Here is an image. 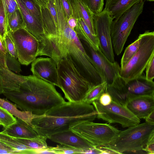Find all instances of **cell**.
Listing matches in <instances>:
<instances>
[{
    "label": "cell",
    "mask_w": 154,
    "mask_h": 154,
    "mask_svg": "<svg viewBox=\"0 0 154 154\" xmlns=\"http://www.w3.org/2000/svg\"><path fill=\"white\" fill-rule=\"evenodd\" d=\"M2 94L22 111L42 116L65 101L54 85L33 75L24 76L8 68L0 71Z\"/></svg>",
    "instance_id": "obj_1"
},
{
    "label": "cell",
    "mask_w": 154,
    "mask_h": 154,
    "mask_svg": "<svg viewBox=\"0 0 154 154\" xmlns=\"http://www.w3.org/2000/svg\"><path fill=\"white\" fill-rule=\"evenodd\" d=\"M49 40L51 49V58L56 66L61 59H68L92 85L105 81L86 53L75 32L69 26L67 21L58 24L56 34Z\"/></svg>",
    "instance_id": "obj_2"
},
{
    "label": "cell",
    "mask_w": 154,
    "mask_h": 154,
    "mask_svg": "<svg viewBox=\"0 0 154 154\" xmlns=\"http://www.w3.org/2000/svg\"><path fill=\"white\" fill-rule=\"evenodd\" d=\"M97 118L93 106L83 102L66 101L44 114L32 119L33 128L38 134L46 137L70 130L83 122L93 121Z\"/></svg>",
    "instance_id": "obj_3"
},
{
    "label": "cell",
    "mask_w": 154,
    "mask_h": 154,
    "mask_svg": "<svg viewBox=\"0 0 154 154\" xmlns=\"http://www.w3.org/2000/svg\"><path fill=\"white\" fill-rule=\"evenodd\" d=\"M59 88L65 98L72 102H82L92 85L68 59H61L57 64Z\"/></svg>",
    "instance_id": "obj_4"
},
{
    "label": "cell",
    "mask_w": 154,
    "mask_h": 154,
    "mask_svg": "<svg viewBox=\"0 0 154 154\" xmlns=\"http://www.w3.org/2000/svg\"><path fill=\"white\" fill-rule=\"evenodd\" d=\"M154 138V123L146 122L120 131L109 144L105 146L118 154L142 151ZM143 151V150H142Z\"/></svg>",
    "instance_id": "obj_5"
},
{
    "label": "cell",
    "mask_w": 154,
    "mask_h": 154,
    "mask_svg": "<svg viewBox=\"0 0 154 154\" xmlns=\"http://www.w3.org/2000/svg\"><path fill=\"white\" fill-rule=\"evenodd\" d=\"M139 36L140 41L138 50L123 68H120L119 75L126 82L143 74L154 54V32L146 31Z\"/></svg>",
    "instance_id": "obj_6"
},
{
    "label": "cell",
    "mask_w": 154,
    "mask_h": 154,
    "mask_svg": "<svg viewBox=\"0 0 154 154\" xmlns=\"http://www.w3.org/2000/svg\"><path fill=\"white\" fill-rule=\"evenodd\" d=\"M144 4V1H139L113 20L111 35L113 51L117 56L122 52L136 22L143 12Z\"/></svg>",
    "instance_id": "obj_7"
},
{
    "label": "cell",
    "mask_w": 154,
    "mask_h": 154,
    "mask_svg": "<svg viewBox=\"0 0 154 154\" xmlns=\"http://www.w3.org/2000/svg\"><path fill=\"white\" fill-rule=\"evenodd\" d=\"M70 130L95 147L109 144L120 131L109 124L94 123L93 121L82 122Z\"/></svg>",
    "instance_id": "obj_8"
},
{
    "label": "cell",
    "mask_w": 154,
    "mask_h": 154,
    "mask_svg": "<svg viewBox=\"0 0 154 154\" xmlns=\"http://www.w3.org/2000/svg\"><path fill=\"white\" fill-rule=\"evenodd\" d=\"M92 103L98 119L110 123H119L123 128L137 125L140 122V119L125 106L113 100L109 104L106 106L101 104L98 100Z\"/></svg>",
    "instance_id": "obj_9"
},
{
    "label": "cell",
    "mask_w": 154,
    "mask_h": 154,
    "mask_svg": "<svg viewBox=\"0 0 154 154\" xmlns=\"http://www.w3.org/2000/svg\"><path fill=\"white\" fill-rule=\"evenodd\" d=\"M8 32L15 45L18 60L21 64L29 65L38 56V42L24 28Z\"/></svg>",
    "instance_id": "obj_10"
},
{
    "label": "cell",
    "mask_w": 154,
    "mask_h": 154,
    "mask_svg": "<svg viewBox=\"0 0 154 154\" xmlns=\"http://www.w3.org/2000/svg\"><path fill=\"white\" fill-rule=\"evenodd\" d=\"M113 18L105 9L101 12L94 14L93 20L96 34L101 51L111 63L115 62L111 38V26Z\"/></svg>",
    "instance_id": "obj_11"
},
{
    "label": "cell",
    "mask_w": 154,
    "mask_h": 154,
    "mask_svg": "<svg viewBox=\"0 0 154 154\" xmlns=\"http://www.w3.org/2000/svg\"><path fill=\"white\" fill-rule=\"evenodd\" d=\"M87 54L94 67L107 85L111 84L119 75L120 67L116 62L111 63L106 57L100 48H95L91 44L80 40Z\"/></svg>",
    "instance_id": "obj_12"
},
{
    "label": "cell",
    "mask_w": 154,
    "mask_h": 154,
    "mask_svg": "<svg viewBox=\"0 0 154 154\" xmlns=\"http://www.w3.org/2000/svg\"><path fill=\"white\" fill-rule=\"evenodd\" d=\"M31 71L36 77L59 87L57 66L51 58H36L32 63Z\"/></svg>",
    "instance_id": "obj_13"
},
{
    "label": "cell",
    "mask_w": 154,
    "mask_h": 154,
    "mask_svg": "<svg viewBox=\"0 0 154 154\" xmlns=\"http://www.w3.org/2000/svg\"><path fill=\"white\" fill-rule=\"evenodd\" d=\"M125 106L139 119L154 111V96L129 94Z\"/></svg>",
    "instance_id": "obj_14"
},
{
    "label": "cell",
    "mask_w": 154,
    "mask_h": 154,
    "mask_svg": "<svg viewBox=\"0 0 154 154\" xmlns=\"http://www.w3.org/2000/svg\"><path fill=\"white\" fill-rule=\"evenodd\" d=\"M48 139L60 144L80 149L89 150L96 147L71 130L52 134Z\"/></svg>",
    "instance_id": "obj_15"
},
{
    "label": "cell",
    "mask_w": 154,
    "mask_h": 154,
    "mask_svg": "<svg viewBox=\"0 0 154 154\" xmlns=\"http://www.w3.org/2000/svg\"><path fill=\"white\" fill-rule=\"evenodd\" d=\"M124 81L129 94L154 96V82L147 79L143 74L127 82Z\"/></svg>",
    "instance_id": "obj_16"
},
{
    "label": "cell",
    "mask_w": 154,
    "mask_h": 154,
    "mask_svg": "<svg viewBox=\"0 0 154 154\" xmlns=\"http://www.w3.org/2000/svg\"><path fill=\"white\" fill-rule=\"evenodd\" d=\"M72 17L77 20L82 18L91 32L96 35L94 28V14L88 7L79 0H69Z\"/></svg>",
    "instance_id": "obj_17"
},
{
    "label": "cell",
    "mask_w": 154,
    "mask_h": 154,
    "mask_svg": "<svg viewBox=\"0 0 154 154\" xmlns=\"http://www.w3.org/2000/svg\"><path fill=\"white\" fill-rule=\"evenodd\" d=\"M16 122L2 131L14 137L31 139L39 135L35 129L24 121L17 118Z\"/></svg>",
    "instance_id": "obj_18"
},
{
    "label": "cell",
    "mask_w": 154,
    "mask_h": 154,
    "mask_svg": "<svg viewBox=\"0 0 154 154\" xmlns=\"http://www.w3.org/2000/svg\"><path fill=\"white\" fill-rule=\"evenodd\" d=\"M106 92L110 94L113 101L125 106L129 94L124 81L119 75L111 84L107 85Z\"/></svg>",
    "instance_id": "obj_19"
},
{
    "label": "cell",
    "mask_w": 154,
    "mask_h": 154,
    "mask_svg": "<svg viewBox=\"0 0 154 154\" xmlns=\"http://www.w3.org/2000/svg\"><path fill=\"white\" fill-rule=\"evenodd\" d=\"M141 0H106L104 8L115 19L119 17L133 5Z\"/></svg>",
    "instance_id": "obj_20"
},
{
    "label": "cell",
    "mask_w": 154,
    "mask_h": 154,
    "mask_svg": "<svg viewBox=\"0 0 154 154\" xmlns=\"http://www.w3.org/2000/svg\"><path fill=\"white\" fill-rule=\"evenodd\" d=\"M77 20V25L73 30L79 38L91 44L95 48H99V42L96 35L91 32L82 19Z\"/></svg>",
    "instance_id": "obj_21"
},
{
    "label": "cell",
    "mask_w": 154,
    "mask_h": 154,
    "mask_svg": "<svg viewBox=\"0 0 154 154\" xmlns=\"http://www.w3.org/2000/svg\"><path fill=\"white\" fill-rule=\"evenodd\" d=\"M0 106L6 109L13 116L24 121L33 128L32 121L35 116L31 112L20 110L17 108L15 105L0 98Z\"/></svg>",
    "instance_id": "obj_22"
},
{
    "label": "cell",
    "mask_w": 154,
    "mask_h": 154,
    "mask_svg": "<svg viewBox=\"0 0 154 154\" xmlns=\"http://www.w3.org/2000/svg\"><path fill=\"white\" fill-rule=\"evenodd\" d=\"M41 12L42 24L44 33L49 41L50 38L55 35L57 31V28L55 22L47 7H41Z\"/></svg>",
    "instance_id": "obj_23"
},
{
    "label": "cell",
    "mask_w": 154,
    "mask_h": 154,
    "mask_svg": "<svg viewBox=\"0 0 154 154\" xmlns=\"http://www.w3.org/2000/svg\"><path fill=\"white\" fill-rule=\"evenodd\" d=\"M107 85V82L104 81L100 84L91 86L85 96L82 102L91 104L94 101L98 100L101 94L106 91Z\"/></svg>",
    "instance_id": "obj_24"
},
{
    "label": "cell",
    "mask_w": 154,
    "mask_h": 154,
    "mask_svg": "<svg viewBox=\"0 0 154 154\" xmlns=\"http://www.w3.org/2000/svg\"><path fill=\"white\" fill-rule=\"evenodd\" d=\"M14 138L23 145L32 149H45L49 147L46 142L48 138L43 136L39 135L31 139Z\"/></svg>",
    "instance_id": "obj_25"
},
{
    "label": "cell",
    "mask_w": 154,
    "mask_h": 154,
    "mask_svg": "<svg viewBox=\"0 0 154 154\" xmlns=\"http://www.w3.org/2000/svg\"><path fill=\"white\" fill-rule=\"evenodd\" d=\"M0 142L16 150L25 151L32 149L26 146L17 140L14 137L3 133L0 132Z\"/></svg>",
    "instance_id": "obj_26"
},
{
    "label": "cell",
    "mask_w": 154,
    "mask_h": 154,
    "mask_svg": "<svg viewBox=\"0 0 154 154\" xmlns=\"http://www.w3.org/2000/svg\"><path fill=\"white\" fill-rule=\"evenodd\" d=\"M24 28L23 18L19 8L13 13L8 22V32L14 31Z\"/></svg>",
    "instance_id": "obj_27"
},
{
    "label": "cell",
    "mask_w": 154,
    "mask_h": 154,
    "mask_svg": "<svg viewBox=\"0 0 154 154\" xmlns=\"http://www.w3.org/2000/svg\"><path fill=\"white\" fill-rule=\"evenodd\" d=\"M140 38H138L125 49L121 60L120 68H123L136 53L140 44Z\"/></svg>",
    "instance_id": "obj_28"
},
{
    "label": "cell",
    "mask_w": 154,
    "mask_h": 154,
    "mask_svg": "<svg viewBox=\"0 0 154 154\" xmlns=\"http://www.w3.org/2000/svg\"><path fill=\"white\" fill-rule=\"evenodd\" d=\"M27 10L42 25L41 7L33 0H19Z\"/></svg>",
    "instance_id": "obj_29"
},
{
    "label": "cell",
    "mask_w": 154,
    "mask_h": 154,
    "mask_svg": "<svg viewBox=\"0 0 154 154\" xmlns=\"http://www.w3.org/2000/svg\"><path fill=\"white\" fill-rule=\"evenodd\" d=\"M50 150L54 154L85 153L90 154L91 150H82L64 145H57L56 147L50 146Z\"/></svg>",
    "instance_id": "obj_30"
},
{
    "label": "cell",
    "mask_w": 154,
    "mask_h": 154,
    "mask_svg": "<svg viewBox=\"0 0 154 154\" xmlns=\"http://www.w3.org/2000/svg\"><path fill=\"white\" fill-rule=\"evenodd\" d=\"M16 118L6 109L0 106V122L5 129L16 122Z\"/></svg>",
    "instance_id": "obj_31"
},
{
    "label": "cell",
    "mask_w": 154,
    "mask_h": 154,
    "mask_svg": "<svg viewBox=\"0 0 154 154\" xmlns=\"http://www.w3.org/2000/svg\"><path fill=\"white\" fill-rule=\"evenodd\" d=\"M7 22L13 13L19 8L16 0H2Z\"/></svg>",
    "instance_id": "obj_32"
},
{
    "label": "cell",
    "mask_w": 154,
    "mask_h": 154,
    "mask_svg": "<svg viewBox=\"0 0 154 154\" xmlns=\"http://www.w3.org/2000/svg\"><path fill=\"white\" fill-rule=\"evenodd\" d=\"M7 33V24L5 11L2 0H0V36L3 40Z\"/></svg>",
    "instance_id": "obj_33"
},
{
    "label": "cell",
    "mask_w": 154,
    "mask_h": 154,
    "mask_svg": "<svg viewBox=\"0 0 154 154\" xmlns=\"http://www.w3.org/2000/svg\"><path fill=\"white\" fill-rule=\"evenodd\" d=\"M5 62L7 67L9 70L16 73H19L21 71V63L8 52L5 56Z\"/></svg>",
    "instance_id": "obj_34"
},
{
    "label": "cell",
    "mask_w": 154,
    "mask_h": 154,
    "mask_svg": "<svg viewBox=\"0 0 154 154\" xmlns=\"http://www.w3.org/2000/svg\"><path fill=\"white\" fill-rule=\"evenodd\" d=\"M4 40L7 52L11 56L17 59L15 45L8 32L5 36Z\"/></svg>",
    "instance_id": "obj_35"
},
{
    "label": "cell",
    "mask_w": 154,
    "mask_h": 154,
    "mask_svg": "<svg viewBox=\"0 0 154 154\" xmlns=\"http://www.w3.org/2000/svg\"><path fill=\"white\" fill-rule=\"evenodd\" d=\"M104 0H88V7L94 14H98L103 9Z\"/></svg>",
    "instance_id": "obj_36"
},
{
    "label": "cell",
    "mask_w": 154,
    "mask_h": 154,
    "mask_svg": "<svg viewBox=\"0 0 154 154\" xmlns=\"http://www.w3.org/2000/svg\"><path fill=\"white\" fill-rule=\"evenodd\" d=\"M145 69L146 78L148 80L153 81L154 78V54L150 58Z\"/></svg>",
    "instance_id": "obj_37"
},
{
    "label": "cell",
    "mask_w": 154,
    "mask_h": 154,
    "mask_svg": "<svg viewBox=\"0 0 154 154\" xmlns=\"http://www.w3.org/2000/svg\"><path fill=\"white\" fill-rule=\"evenodd\" d=\"M29 150L20 151L12 149L0 142V154H29Z\"/></svg>",
    "instance_id": "obj_38"
},
{
    "label": "cell",
    "mask_w": 154,
    "mask_h": 154,
    "mask_svg": "<svg viewBox=\"0 0 154 154\" xmlns=\"http://www.w3.org/2000/svg\"><path fill=\"white\" fill-rule=\"evenodd\" d=\"M55 22L57 30L58 29V21L57 11L55 0H49L47 6Z\"/></svg>",
    "instance_id": "obj_39"
},
{
    "label": "cell",
    "mask_w": 154,
    "mask_h": 154,
    "mask_svg": "<svg viewBox=\"0 0 154 154\" xmlns=\"http://www.w3.org/2000/svg\"><path fill=\"white\" fill-rule=\"evenodd\" d=\"M63 9L64 16L67 21L71 17L72 14L71 8L69 0H61Z\"/></svg>",
    "instance_id": "obj_40"
},
{
    "label": "cell",
    "mask_w": 154,
    "mask_h": 154,
    "mask_svg": "<svg viewBox=\"0 0 154 154\" xmlns=\"http://www.w3.org/2000/svg\"><path fill=\"white\" fill-rule=\"evenodd\" d=\"M98 101L101 104L106 106L109 104L112 100L110 94L107 92H105L101 94Z\"/></svg>",
    "instance_id": "obj_41"
},
{
    "label": "cell",
    "mask_w": 154,
    "mask_h": 154,
    "mask_svg": "<svg viewBox=\"0 0 154 154\" xmlns=\"http://www.w3.org/2000/svg\"><path fill=\"white\" fill-rule=\"evenodd\" d=\"M148 154H154V138L151 139L142 149Z\"/></svg>",
    "instance_id": "obj_42"
},
{
    "label": "cell",
    "mask_w": 154,
    "mask_h": 154,
    "mask_svg": "<svg viewBox=\"0 0 154 154\" xmlns=\"http://www.w3.org/2000/svg\"><path fill=\"white\" fill-rule=\"evenodd\" d=\"M67 22L69 26L73 30L78 24L77 20L72 17L69 18Z\"/></svg>",
    "instance_id": "obj_43"
},
{
    "label": "cell",
    "mask_w": 154,
    "mask_h": 154,
    "mask_svg": "<svg viewBox=\"0 0 154 154\" xmlns=\"http://www.w3.org/2000/svg\"><path fill=\"white\" fill-rule=\"evenodd\" d=\"M144 119L146 122L154 123V111L149 114Z\"/></svg>",
    "instance_id": "obj_44"
},
{
    "label": "cell",
    "mask_w": 154,
    "mask_h": 154,
    "mask_svg": "<svg viewBox=\"0 0 154 154\" xmlns=\"http://www.w3.org/2000/svg\"><path fill=\"white\" fill-rule=\"evenodd\" d=\"M38 4L41 7H47L49 0H33Z\"/></svg>",
    "instance_id": "obj_45"
},
{
    "label": "cell",
    "mask_w": 154,
    "mask_h": 154,
    "mask_svg": "<svg viewBox=\"0 0 154 154\" xmlns=\"http://www.w3.org/2000/svg\"><path fill=\"white\" fill-rule=\"evenodd\" d=\"M88 7V0H79Z\"/></svg>",
    "instance_id": "obj_46"
},
{
    "label": "cell",
    "mask_w": 154,
    "mask_h": 154,
    "mask_svg": "<svg viewBox=\"0 0 154 154\" xmlns=\"http://www.w3.org/2000/svg\"><path fill=\"white\" fill-rule=\"evenodd\" d=\"M3 66V64L2 62L0 59V68Z\"/></svg>",
    "instance_id": "obj_47"
},
{
    "label": "cell",
    "mask_w": 154,
    "mask_h": 154,
    "mask_svg": "<svg viewBox=\"0 0 154 154\" xmlns=\"http://www.w3.org/2000/svg\"><path fill=\"white\" fill-rule=\"evenodd\" d=\"M147 1L149 2H153L154 0H146Z\"/></svg>",
    "instance_id": "obj_48"
},
{
    "label": "cell",
    "mask_w": 154,
    "mask_h": 154,
    "mask_svg": "<svg viewBox=\"0 0 154 154\" xmlns=\"http://www.w3.org/2000/svg\"><path fill=\"white\" fill-rule=\"evenodd\" d=\"M1 125V123L0 122V125Z\"/></svg>",
    "instance_id": "obj_49"
}]
</instances>
